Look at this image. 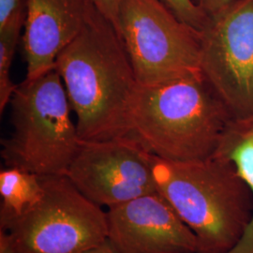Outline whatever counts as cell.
Masks as SVG:
<instances>
[{
	"label": "cell",
	"instance_id": "1",
	"mask_svg": "<svg viewBox=\"0 0 253 253\" xmlns=\"http://www.w3.org/2000/svg\"><path fill=\"white\" fill-rule=\"evenodd\" d=\"M61 77L81 141L130 136L128 111L138 83L116 27L96 7L59 54Z\"/></svg>",
	"mask_w": 253,
	"mask_h": 253
},
{
	"label": "cell",
	"instance_id": "2",
	"mask_svg": "<svg viewBox=\"0 0 253 253\" xmlns=\"http://www.w3.org/2000/svg\"><path fill=\"white\" fill-rule=\"evenodd\" d=\"M234 117L203 73L156 86L137 84L128 111L130 136L169 161L210 158Z\"/></svg>",
	"mask_w": 253,
	"mask_h": 253
},
{
	"label": "cell",
	"instance_id": "3",
	"mask_svg": "<svg viewBox=\"0 0 253 253\" xmlns=\"http://www.w3.org/2000/svg\"><path fill=\"white\" fill-rule=\"evenodd\" d=\"M157 191L198 241V253L234 250L253 218V194L235 165L214 157L169 161L153 155Z\"/></svg>",
	"mask_w": 253,
	"mask_h": 253
},
{
	"label": "cell",
	"instance_id": "4",
	"mask_svg": "<svg viewBox=\"0 0 253 253\" xmlns=\"http://www.w3.org/2000/svg\"><path fill=\"white\" fill-rule=\"evenodd\" d=\"M9 105L13 130L1 141L5 166L40 176L66 174L82 141L55 69L21 83Z\"/></svg>",
	"mask_w": 253,
	"mask_h": 253
},
{
	"label": "cell",
	"instance_id": "5",
	"mask_svg": "<svg viewBox=\"0 0 253 253\" xmlns=\"http://www.w3.org/2000/svg\"><path fill=\"white\" fill-rule=\"evenodd\" d=\"M118 32L140 85L156 86L202 73L201 31L160 0H122Z\"/></svg>",
	"mask_w": 253,
	"mask_h": 253
},
{
	"label": "cell",
	"instance_id": "6",
	"mask_svg": "<svg viewBox=\"0 0 253 253\" xmlns=\"http://www.w3.org/2000/svg\"><path fill=\"white\" fill-rule=\"evenodd\" d=\"M43 193L1 228L20 253H81L108 238L107 213L62 175L42 176Z\"/></svg>",
	"mask_w": 253,
	"mask_h": 253
},
{
	"label": "cell",
	"instance_id": "7",
	"mask_svg": "<svg viewBox=\"0 0 253 253\" xmlns=\"http://www.w3.org/2000/svg\"><path fill=\"white\" fill-rule=\"evenodd\" d=\"M200 67L234 118L253 116V0H234L208 18Z\"/></svg>",
	"mask_w": 253,
	"mask_h": 253
},
{
	"label": "cell",
	"instance_id": "8",
	"mask_svg": "<svg viewBox=\"0 0 253 253\" xmlns=\"http://www.w3.org/2000/svg\"><path fill=\"white\" fill-rule=\"evenodd\" d=\"M152 160L131 136L82 141L66 176L87 199L110 208L157 191Z\"/></svg>",
	"mask_w": 253,
	"mask_h": 253
},
{
	"label": "cell",
	"instance_id": "9",
	"mask_svg": "<svg viewBox=\"0 0 253 253\" xmlns=\"http://www.w3.org/2000/svg\"><path fill=\"white\" fill-rule=\"evenodd\" d=\"M108 239L120 253H198V241L158 191L109 208Z\"/></svg>",
	"mask_w": 253,
	"mask_h": 253
},
{
	"label": "cell",
	"instance_id": "10",
	"mask_svg": "<svg viewBox=\"0 0 253 253\" xmlns=\"http://www.w3.org/2000/svg\"><path fill=\"white\" fill-rule=\"evenodd\" d=\"M94 7L92 0H27L22 35L26 79L54 69L57 56L78 36Z\"/></svg>",
	"mask_w": 253,
	"mask_h": 253
},
{
	"label": "cell",
	"instance_id": "11",
	"mask_svg": "<svg viewBox=\"0 0 253 253\" xmlns=\"http://www.w3.org/2000/svg\"><path fill=\"white\" fill-rule=\"evenodd\" d=\"M211 157L233 163L253 194V116L233 118ZM228 253H253V218L240 242Z\"/></svg>",
	"mask_w": 253,
	"mask_h": 253
},
{
	"label": "cell",
	"instance_id": "12",
	"mask_svg": "<svg viewBox=\"0 0 253 253\" xmlns=\"http://www.w3.org/2000/svg\"><path fill=\"white\" fill-rule=\"evenodd\" d=\"M43 193L42 176L19 168L0 172V227L4 228L24 215Z\"/></svg>",
	"mask_w": 253,
	"mask_h": 253
},
{
	"label": "cell",
	"instance_id": "13",
	"mask_svg": "<svg viewBox=\"0 0 253 253\" xmlns=\"http://www.w3.org/2000/svg\"><path fill=\"white\" fill-rule=\"evenodd\" d=\"M25 22L12 24L0 30V113L9 104L17 85L11 80L10 70Z\"/></svg>",
	"mask_w": 253,
	"mask_h": 253
},
{
	"label": "cell",
	"instance_id": "14",
	"mask_svg": "<svg viewBox=\"0 0 253 253\" xmlns=\"http://www.w3.org/2000/svg\"><path fill=\"white\" fill-rule=\"evenodd\" d=\"M172 13L188 26L201 31L208 23V15L193 0H160Z\"/></svg>",
	"mask_w": 253,
	"mask_h": 253
},
{
	"label": "cell",
	"instance_id": "15",
	"mask_svg": "<svg viewBox=\"0 0 253 253\" xmlns=\"http://www.w3.org/2000/svg\"><path fill=\"white\" fill-rule=\"evenodd\" d=\"M27 0H0V30L26 21Z\"/></svg>",
	"mask_w": 253,
	"mask_h": 253
},
{
	"label": "cell",
	"instance_id": "16",
	"mask_svg": "<svg viewBox=\"0 0 253 253\" xmlns=\"http://www.w3.org/2000/svg\"><path fill=\"white\" fill-rule=\"evenodd\" d=\"M122 0H92L100 13L116 27L118 31V12Z\"/></svg>",
	"mask_w": 253,
	"mask_h": 253
},
{
	"label": "cell",
	"instance_id": "17",
	"mask_svg": "<svg viewBox=\"0 0 253 253\" xmlns=\"http://www.w3.org/2000/svg\"><path fill=\"white\" fill-rule=\"evenodd\" d=\"M234 0H193L194 4L198 6L208 17L225 9Z\"/></svg>",
	"mask_w": 253,
	"mask_h": 253
},
{
	"label": "cell",
	"instance_id": "18",
	"mask_svg": "<svg viewBox=\"0 0 253 253\" xmlns=\"http://www.w3.org/2000/svg\"><path fill=\"white\" fill-rule=\"evenodd\" d=\"M81 253H120V252L107 238L102 243L87 249Z\"/></svg>",
	"mask_w": 253,
	"mask_h": 253
},
{
	"label": "cell",
	"instance_id": "19",
	"mask_svg": "<svg viewBox=\"0 0 253 253\" xmlns=\"http://www.w3.org/2000/svg\"><path fill=\"white\" fill-rule=\"evenodd\" d=\"M0 253H20L10 244L6 234L0 231Z\"/></svg>",
	"mask_w": 253,
	"mask_h": 253
}]
</instances>
